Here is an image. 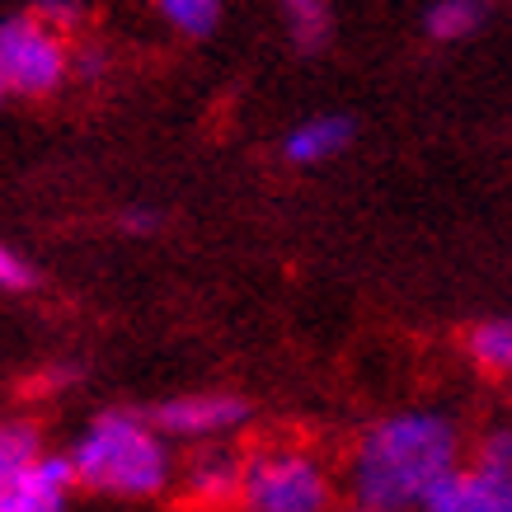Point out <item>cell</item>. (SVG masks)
<instances>
[{
  "label": "cell",
  "instance_id": "16",
  "mask_svg": "<svg viewBox=\"0 0 512 512\" xmlns=\"http://www.w3.org/2000/svg\"><path fill=\"white\" fill-rule=\"evenodd\" d=\"M29 10L38 19H47V24H57V29H71V24H80V0H33Z\"/></svg>",
  "mask_w": 512,
  "mask_h": 512
},
{
  "label": "cell",
  "instance_id": "10",
  "mask_svg": "<svg viewBox=\"0 0 512 512\" xmlns=\"http://www.w3.org/2000/svg\"><path fill=\"white\" fill-rule=\"evenodd\" d=\"M470 357L480 362L484 372L512 376V320H489V325H475L466 339Z\"/></svg>",
  "mask_w": 512,
  "mask_h": 512
},
{
  "label": "cell",
  "instance_id": "1",
  "mask_svg": "<svg viewBox=\"0 0 512 512\" xmlns=\"http://www.w3.org/2000/svg\"><path fill=\"white\" fill-rule=\"evenodd\" d=\"M451 470H461V437L442 414H395L372 423L348 461L353 503L372 512L428 508Z\"/></svg>",
  "mask_w": 512,
  "mask_h": 512
},
{
  "label": "cell",
  "instance_id": "13",
  "mask_svg": "<svg viewBox=\"0 0 512 512\" xmlns=\"http://www.w3.org/2000/svg\"><path fill=\"white\" fill-rule=\"evenodd\" d=\"M38 456H43V437H38L33 423L10 419L0 428V480L15 475V470H24L29 461H38Z\"/></svg>",
  "mask_w": 512,
  "mask_h": 512
},
{
  "label": "cell",
  "instance_id": "7",
  "mask_svg": "<svg viewBox=\"0 0 512 512\" xmlns=\"http://www.w3.org/2000/svg\"><path fill=\"white\" fill-rule=\"evenodd\" d=\"M249 419V404L235 400V395H179V400H165L151 409V423L170 437H226L235 433L240 423Z\"/></svg>",
  "mask_w": 512,
  "mask_h": 512
},
{
  "label": "cell",
  "instance_id": "5",
  "mask_svg": "<svg viewBox=\"0 0 512 512\" xmlns=\"http://www.w3.org/2000/svg\"><path fill=\"white\" fill-rule=\"evenodd\" d=\"M428 512H512V428L484 437L475 466L451 470L428 498Z\"/></svg>",
  "mask_w": 512,
  "mask_h": 512
},
{
  "label": "cell",
  "instance_id": "17",
  "mask_svg": "<svg viewBox=\"0 0 512 512\" xmlns=\"http://www.w3.org/2000/svg\"><path fill=\"white\" fill-rule=\"evenodd\" d=\"M123 226H127V235H151L160 226V217L156 212H146V207H137V212H127L123 217Z\"/></svg>",
  "mask_w": 512,
  "mask_h": 512
},
{
  "label": "cell",
  "instance_id": "3",
  "mask_svg": "<svg viewBox=\"0 0 512 512\" xmlns=\"http://www.w3.org/2000/svg\"><path fill=\"white\" fill-rule=\"evenodd\" d=\"M76 71V57L66 47L62 29L29 10L0 24V85L15 99H47Z\"/></svg>",
  "mask_w": 512,
  "mask_h": 512
},
{
  "label": "cell",
  "instance_id": "6",
  "mask_svg": "<svg viewBox=\"0 0 512 512\" xmlns=\"http://www.w3.org/2000/svg\"><path fill=\"white\" fill-rule=\"evenodd\" d=\"M80 484L76 456H38L24 470L0 480V512H57Z\"/></svg>",
  "mask_w": 512,
  "mask_h": 512
},
{
  "label": "cell",
  "instance_id": "8",
  "mask_svg": "<svg viewBox=\"0 0 512 512\" xmlns=\"http://www.w3.org/2000/svg\"><path fill=\"white\" fill-rule=\"evenodd\" d=\"M240 484H245V451L226 442H207L184 470V489L198 503H231V498L240 503Z\"/></svg>",
  "mask_w": 512,
  "mask_h": 512
},
{
  "label": "cell",
  "instance_id": "12",
  "mask_svg": "<svg viewBox=\"0 0 512 512\" xmlns=\"http://www.w3.org/2000/svg\"><path fill=\"white\" fill-rule=\"evenodd\" d=\"M156 10L184 38H207L221 19V0H156Z\"/></svg>",
  "mask_w": 512,
  "mask_h": 512
},
{
  "label": "cell",
  "instance_id": "4",
  "mask_svg": "<svg viewBox=\"0 0 512 512\" xmlns=\"http://www.w3.org/2000/svg\"><path fill=\"white\" fill-rule=\"evenodd\" d=\"M329 475L311 451L301 447H259L245 456L240 503L254 512H320L329 508Z\"/></svg>",
  "mask_w": 512,
  "mask_h": 512
},
{
  "label": "cell",
  "instance_id": "14",
  "mask_svg": "<svg viewBox=\"0 0 512 512\" xmlns=\"http://www.w3.org/2000/svg\"><path fill=\"white\" fill-rule=\"evenodd\" d=\"M287 5V19H292V33L301 52H320L329 38V10L325 0H282Z\"/></svg>",
  "mask_w": 512,
  "mask_h": 512
},
{
  "label": "cell",
  "instance_id": "9",
  "mask_svg": "<svg viewBox=\"0 0 512 512\" xmlns=\"http://www.w3.org/2000/svg\"><path fill=\"white\" fill-rule=\"evenodd\" d=\"M353 132H357L353 118H343V113H325V118H311V123L292 127L287 141H282V151H287L292 165H320V160L339 156L343 146L353 141Z\"/></svg>",
  "mask_w": 512,
  "mask_h": 512
},
{
  "label": "cell",
  "instance_id": "18",
  "mask_svg": "<svg viewBox=\"0 0 512 512\" xmlns=\"http://www.w3.org/2000/svg\"><path fill=\"white\" fill-rule=\"evenodd\" d=\"M76 71H80V76H99V71H104V57H99V52H80Z\"/></svg>",
  "mask_w": 512,
  "mask_h": 512
},
{
  "label": "cell",
  "instance_id": "2",
  "mask_svg": "<svg viewBox=\"0 0 512 512\" xmlns=\"http://www.w3.org/2000/svg\"><path fill=\"white\" fill-rule=\"evenodd\" d=\"M76 475L85 489L113 498H156L165 494L174 466L156 423L137 414H104L76 442Z\"/></svg>",
  "mask_w": 512,
  "mask_h": 512
},
{
  "label": "cell",
  "instance_id": "15",
  "mask_svg": "<svg viewBox=\"0 0 512 512\" xmlns=\"http://www.w3.org/2000/svg\"><path fill=\"white\" fill-rule=\"evenodd\" d=\"M33 282H38V273H33L29 259L15 254L10 245L0 249V287H5V292H29Z\"/></svg>",
  "mask_w": 512,
  "mask_h": 512
},
{
  "label": "cell",
  "instance_id": "11",
  "mask_svg": "<svg viewBox=\"0 0 512 512\" xmlns=\"http://www.w3.org/2000/svg\"><path fill=\"white\" fill-rule=\"evenodd\" d=\"M480 19H484V0H437L423 24H428L437 43H456V38L480 29Z\"/></svg>",
  "mask_w": 512,
  "mask_h": 512
}]
</instances>
